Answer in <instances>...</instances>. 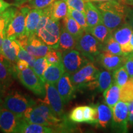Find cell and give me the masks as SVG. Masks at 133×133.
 I'll use <instances>...</instances> for the list:
<instances>
[{"label": "cell", "instance_id": "cell-3", "mask_svg": "<svg viewBox=\"0 0 133 133\" xmlns=\"http://www.w3.org/2000/svg\"><path fill=\"white\" fill-rule=\"evenodd\" d=\"M75 49L93 62L102 52V44L90 33L84 31L76 39Z\"/></svg>", "mask_w": 133, "mask_h": 133}, {"label": "cell", "instance_id": "cell-23", "mask_svg": "<svg viewBox=\"0 0 133 133\" xmlns=\"http://www.w3.org/2000/svg\"><path fill=\"white\" fill-rule=\"evenodd\" d=\"M96 107L98 115L97 126L102 128H106L112 120V109L107 104H99L96 105Z\"/></svg>", "mask_w": 133, "mask_h": 133}, {"label": "cell", "instance_id": "cell-7", "mask_svg": "<svg viewBox=\"0 0 133 133\" xmlns=\"http://www.w3.org/2000/svg\"><path fill=\"white\" fill-rule=\"evenodd\" d=\"M99 70L92 62H89L74 74L70 75V78L76 89H83L88 83L97 79Z\"/></svg>", "mask_w": 133, "mask_h": 133}, {"label": "cell", "instance_id": "cell-45", "mask_svg": "<svg viewBox=\"0 0 133 133\" xmlns=\"http://www.w3.org/2000/svg\"><path fill=\"white\" fill-rule=\"evenodd\" d=\"M5 86L2 83L0 82V104L3 103V97L5 92Z\"/></svg>", "mask_w": 133, "mask_h": 133}, {"label": "cell", "instance_id": "cell-5", "mask_svg": "<svg viewBox=\"0 0 133 133\" xmlns=\"http://www.w3.org/2000/svg\"><path fill=\"white\" fill-rule=\"evenodd\" d=\"M35 33L50 48L58 49L61 34V25L59 21H56L51 16L46 25Z\"/></svg>", "mask_w": 133, "mask_h": 133}, {"label": "cell", "instance_id": "cell-8", "mask_svg": "<svg viewBox=\"0 0 133 133\" xmlns=\"http://www.w3.org/2000/svg\"><path fill=\"white\" fill-rule=\"evenodd\" d=\"M30 11L28 6H23L17 11L10 22L6 31L5 37L15 39L25 33V19L26 15Z\"/></svg>", "mask_w": 133, "mask_h": 133}, {"label": "cell", "instance_id": "cell-30", "mask_svg": "<svg viewBox=\"0 0 133 133\" xmlns=\"http://www.w3.org/2000/svg\"><path fill=\"white\" fill-rule=\"evenodd\" d=\"M102 51H105V52H110L115 55H118V56L124 55L120 45L115 39L113 35L111 36L104 44H102Z\"/></svg>", "mask_w": 133, "mask_h": 133}, {"label": "cell", "instance_id": "cell-52", "mask_svg": "<svg viewBox=\"0 0 133 133\" xmlns=\"http://www.w3.org/2000/svg\"><path fill=\"white\" fill-rule=\"evenodd\" d=\"M130 43H131V48H132V52H133V33H132V35H131V37Z\"/></svg>", "mask_w": 133, "mask_h": 133}, {"label": "cell", "instance_id": "cell-51", "mask_svg": "<svg viewBox=\"0 0 133 133\" xmlns=\"http://www.w3.org/2000/svg\"><path fill=\"white\" fill-rule=\"evenodd\" d=\"M110 1V0H88L87 1H94V2H105V1Z\"/></svg>", "mask_w": 133, "mask_h": 133}, {"label": "cell", "instance_id": "cell-36", "mask_svg": "<svg viewBox=\"0 0 133 133\" xmlns=\"http://www.w3.org/2000/svg\"><path fill=\"white\" fill-rule=\"evenodd\" d=\"M49 64H56L62 61V52L57 49L51 48L45 56Z\"/></svg>", "mask_w": 133, "mask_h": 133}, {"label": "cell", "instance_id": "cell-10", "mask_svg": "<svg viewBox=\"0 0 133 133\" xmlns=\"http://www.w3.org/2000/svg\"><path fill=\"white\" fill-rule=\"evenodd\" d=\"M46 95L42 102L51 108L57 117L64 116V102L55 84L45 83Z\"/></svg>", "mask_w": 133, "mask_h": 133}, {"label": "cell", "instance_id": "cell-55", "mask_svg": "<svg viewBox=\"0 0 133 133\" xmlns=\"http://www.w3.org/2000/svg\"><path fill=\"white\" fill-rule=\"evenodd\" d=\"M132 78H133V76H132Z\"/></svg>", "mask_w": 133, "mask_h": 133}, {"label": "cell", "instance_id": "cell-2", "mask_svg": "<svg viewBox=\"0 0 133 133\" xmlns=\"http://www.w3.org/2000/svg\"><path fill=\"white\" fill-rule=\"evenodd\" d=\"M36 104L30 97L25 96L21 92L16 91L8 94L3 100V107L14 113L20 118H22L23 115L28 108Z\"/></svg>", "mask_w": 133, "mask_h": 133}, {"label": "cell", "instance_id": "cell-12", "mask_svg": "<svg viewBox=\"0 0 133 133\" xmlns=\"http://www.w3.org/2000/svg\"><path fill=\"white\" fill-rule=\"evenodd\" d=\"M56 86L64 104H66L74 99L76 89L71 81L70 74L64 73L56 83Z\"/></svg>", "mask_w": 133, "mask_h": 133}, {"label": "cell", "instance_id": "cell-37", "mask_svg": "<svg viewBox=\"0 0 133 133\" xmlns=\"http://www.w3.org/2000/svg\"><path fill=\"white\" fill-rule=\"evenodd\" d=\"M69 118L73 122H84L83 106H78V107H76L73 109L70 114Z\"/></svg>", "mask_w": 133, "mask_h": 133}, {"label": "cell", "instance_id": "cell-54", "mask_svg": "<svg viewBox=\"0 0 133 133\" xmlns=\"http://www.w3.org/2000/svg\"><path fill=\"white\" fill-rule=\"evenodd\" d=\"M2 109V107H1V104H0V110H1V109Z\"/></svg>", "mask_w": 133, "mask_h": 133}, {"label": "cell", "instance_id": "cell-20", "mask_svg": "<svg viewBox=\"0 0 133 133\" xmlns=\"http://www.w3.org/2000/svg\"><path fill=\"white\" fill-rule=\"evenodd\" d=\"M84 12L88 27V30L97 25L102 23L101 11L97 7L91 3V1H86Z\"/></svg>", "mask_w": 133, "mask_h": 133}, {"label": "cell", "instance_id": "cell-41", "mask_svg": "<svg viewBox=\"0 0 133 133\" xmlns=\"http://www.w3.org/2000/svg\"><path fill=\"white\" fill-rule=\"evenodd\" d=\"M124 66L128 73L129 76L132 78L133 76V53L126 55V60Z\"/></svg>", "mask_w": 133, "mask_h": 133}, {"label": "cell", "instance_id": "cell-27", "mask_svg": "<svg viewBox=\"0 0 133 133\" xmlns=\"http://www.w3.org/2000/svg\"><path fill=\"white\" fill-rule=\"evenodd\" d=\"M69 6L64 0H55L51 4V17L56 21L64 19L68 14Z\"/></svg>", "mask_w": 133, "mask_h": 133}, {"label": "cell", "instance_id": "cell-11", "mask_svg": "<svg viewBox=\"0 0 133 133\" xmlns=\"http://www.w3.org/2000/svg\"><path fill=\"white\" fill-rule=\"evenodd\" d=\"M132 33V28L128 22L116 29L112 33L113 36L120 45L124 55H128L132 52L130 43Z\"/></svg>", "mask_w": 133, "mask_h": 133}, {"label": "cell", "instance_id": "cell-16", "mask_svg": "<svg viewBox=\"0 0 133 133\" xmlns=\"http://www.w3.org/2000/svg\"><path fill=\"white\" fill-rule=\"evenodd\" d=\"M100 11L102 16V23L112 32L127 22V16L109 10H100Z\"/></svg>", "mask_w": 133, "mask_h": 133}, {"label": "cell", "instance_id": "cell-1", "mask_svg": "<svg viewBox=\"0 0 133 133\" xmlns=\"http://www.w3.org/2000/svg\"><path fill=\"white\" fill-rule=\"evenodd\" d=\"M23 118L28 122L46 126H56L62 121L44 103L28 108L23 115Z\"/></svg>", "mask_w": 133, "mask_h": 133}, {"label": "cell", "instance_id": "cell-34", "mask_svg": "<svg viewBox=\"0 0 133 133\" xmlns=\"http://www.w3.org/2000/svg\"><path fill=\"white\" fill-rule=\"evenodd\" d=\"M48 65H49V63H48L47 59H46L45 57L36 58L34 65L33 66V69L34 70L36 74L38 75V76L43 81H44L43 78V74H44V71L48 68Z\"/></svg>", "mask_w": 133, "mask_h": 133}, {"label": "cell", "instance_id": "cell-14", "mask_svg": "<svg viewBox=\"0 0 133 133\" xmlns=\"http://www.w3.org/2000/svg\"><path fill=\"white\" fill-rule=\"evenodd\" d=\"M96 59L104 69L109 71H114L124 64L126 55L118 56L102 51Z\"/></svg>", "mask_w": 133, "mask_h": 133}, {"label": "cell", "instance_id": "cell-4", "mask_svg": "<svg viewBox=\"0 0 133 133\" xmlns=\"http://www.w3.org/2000/svg\"><path fill=\"white\" fill-rule=\"evenodd\" d=\"M17 76L26 88L35 95L44 97L46 95L45 83L38 76L32 68L29 67L24 70L18 71Z\"/></svg>", "mask_w": 133, "mask_h": 133}, {"label": "cell", "instance_id": "cell-6", "mask_svg": "<svg viewBox=\"0 0 133 133\" xmlns=\"http://www.w3.org/2000/svg\"><path fill=\"white\" fill-rule=\"evenodd\" d=\"M91 61L77 49L66 50L62 52V62L65 70L70 75L79 70Z\"/></svg>", "mask_w": 133, "mask_h": 133}, {"label": "cell", "instance_id": "cell-26", "mask_svg": "<svg viewBox=\"0 0 133 133\" xmlns=\"http://www.w3.org/2000/svg\"><path fill=\"white\" fill-rule=\"evenodd\" d=\"M64 26L76 39H77L85 31L80 25L71 16L69 11L64 19Z\"/></svg>", "mask_w": 133, "mask_h": 133}, {"label": "cell", "instance_id": "cell-22", "mask_svg": "<svg viewBox=\"0 0 133 133\" xmlns=\"http://www.w3.org/2000/svg\"><path fill=\"white\" fill-rule=\"evenodd\" d=\"M43 14V9H30L26 15L25 19V33L29 36L35 33L38 24Z\"/></svg>", "mask_w": 133, "mask_h": 133}, {"label": "cell", "instance_id": "cell-50", "mask_svg": "<svg viewBox=\"0 0 133 133\" xmlns=\"http://www.w3.org/2000/svg\"><path fill=\"white\" fill-rule=\"evenodd\" d=\"M4 38H5L4 36L0 35V49H1V46H2L3 42V39H4Z\"/></svg>", "mask_w": 133, "mask_h": 133}, {"label": "cell", "instance_id": "cell-43", "mask_svg": "<svg viewBox=\"0 0 133 133\" xmlns=\"http://www.w3.org/2000/svg\"><path fill=\"white\" fill-rule=\"evenodd\" d=\"M14 4H10V3L6 2L4 0H0V12H3L5 10L7 9L8 8L11 7Z\"/></svg>", "mask_w": 133, "mask_h": 133}, {"label": "cell", "instance_id": "cell-24", "mask_svg": "<svg viewBox=\"0 0 133 133\" xmlns=\"http://www.w3.org/2000/svg\"><path fill=\"white\" fill-rule=\"evenodd\" d=\"M76 39L66 30L65 26H61V34L59 38V46L58 49L60 51L74 49L75 48Z\"/></svg>", "mask_w": 133, "mask_h": 133}, {"label": "cell", "instance_id": "cell-47", "mask_svg": "<svg viewBox=\"0 0 133 133\" xmlns=\"http://www.w3.org/2000/svg\"><path fill=\"white\" fill-rule=\"evenodd\" d=\"M30 1H31V0H16V4L14 5H16V6H18L19 4H22L23 3L27 2V1H29V2Z\"/></svg>", "mask_w": 133, "mask_h": 133}, {"label": "cell", "instance_id": "cell-53", "mask_svg": "<svg viewBox=\"0 0 133 133\" xmlns=\"http://www.w3.org/2000/svg\"><path fill=\"white\" fill-rule=\"evenodd\" d=\"M3 17V12H0V21H1V19Z\"/></svg>", "mask_w": 133, "mask_h": 133}, {"label": "cell", "instance_id": "cell-38", "mask_svg": "<svg viewBox=\"0 0 133 133\" xmlns=\"http://www.w3.org/2000/svg\"><path fill=\"white\" fill-rule=\"evenodd\" d=\"M17 57L18 59L24 60V61H26V62H29L30 66L33 68V65H34V63L35 62L36 57L31 55L29 52H28L27 51H26L24 48H22L21 46Z\"/></svg>", "mask_w": 133, "mask_h": 133}, {"label": "cell", "instance_id": "cell-9", "mask_svg": "<svg viewBox=\"0 0 133 133\" xmlns=\"http://www.w3.org/2000/svg\"><path fill=\"white\" fill-rule=\"evenodd\" d=\"M112 127L114 131L125 133L128 131V103L119 101L112 109Z\"/></svg>", "mask_w": 133, "mask_h": 133}, {"label": "cell", "instance_id": "cell-49", "mask_svg": "<svg viewBox=\"0 0 133 133\" xmlns=\"http://www.w3.org/2000/svg\"><path fill=\"white\" fill-rule=\"evenodd\" d=\"M127 5L133 6V0H123Z\"/></svg>", "mask_w": 133, "mask_h": 133}, {"label": "cell", "instance_id": "cell-19", "mask_svg": "<svg viewBox=\"0 0 133 133\" xmlns=\"http://www.w3.org/2000/svg\"><path fill=\"white\" fill-rule=\"evenodd\" d=\"M65 69L62 61L56 64H49L43 74V78L44 83L56 84L60 78L64 74Z\"/></svg>", "mask_w": 133, "mask_h": 133}, {"label": "cell", "instance_id": "cell-39", "mask_svg": "<svg viewBox=\"0 0 133 133\" xmlns=\"http://www.w3.org/2000/svg\"><path fill=\"white\" fill-rule=\"evenodd\" d=\"M69 8L78 10L81 12H85V0H64ZM85 13V12H84Z\"/></svg>", "mask_w": 133, "mask_h": 133}, {"label": "cell", "instance_id": "cell-25", "mask_svg": "<svg viewBox=\"0 0 133 133\" xmlns=\"http://www.w3.org/2000/svg\"><path fill=\"white\" fill-rule=\"evenodd\" d=\"M104 97L105 104L113 109L120 99V88L113 83L104 92Z\"/></svg>", "mask_w": 133, "mask_h": 133}, {"label": "cell", "instance_id": "cell-29", "mask_svg": "<svg viewBox=\"0 0 133 133\" xmlns=\"http://www.w3.org/2000/svg\"><path fill=\"white\" fill-rule=\"evenodd\" d=\"M87 31L92 34L102 44H104L112 35L113 33L103 23L97 25L92 29L88 30Z\"/></svg>", "mask_w": 133, "mask_h": 133}, {"label": "cell", "instance_id": "cell-44", "mask_svg": "<svg viewBox=\"0 0 133 133\" xmlns=\"http://www.w3.org/2000/svg\"><path fill=\"white\" fill-rule=\"evenodd\" d=\"M127 22L133 30V9H130L127 16Z\"/></svg>", "mask_w": 133, "mask_h": 133}, {"label": "cell", "instance_id": "cell-17", "mask_svg": "<svg viewBox=\"0 0 133 133\" xmlns=\"http://www.w3.org/2000/svg\"><path fill=\"white\" fill-rule=\"evenodd\" d=\"M20 49L21 46L16 39H11L5 37L0 49V54L8 61L14 64L19 60L17 56Z\"/></svg>", "mask_w": 133, "mask_h": 133}, {"label": "cell", "instance_id": "cell-18", "mask_svg": "<svg viewBox=\"0 0 133 133\" xmlns=\"http://www.w3.org/2000/svg\"><path fill=\"white\" fill-rule=\"evenodd\" d=\"M17 74L16 66L0 54V82L7 87L12 82V76Z\"/></svg>", "mask_w": 133, "mask_h": 133}, {"label": "cell", "instance_id": "cell-42", "mask_svg": "<svg viewBox=\"0 0 133 133\" xmlns=\"http://www.w3.org/2000/svg\"><path fill=\"white\" fill-rule=\"evenodd\" d=\"M16 69L17 71H22L24 70L27 69L30 66V65L29 62H26V61L22 59H19L17 61V62L16 64Z\"/></svg>", "mask_w": 133, "mask_h": 133}, {"label": "cell", "instance_id": "cell-15", "mask_svg": "<svg viewBox=\"0 0 133 133\" xmlns=\"http://www.w3.org/2000/svg\"><path fill=\"white\" fill-rule=\"evenodd\" d=\"M24 49L28 51L32 56L38 57H45L47 52L51 48L44 43L36 33L29 36L27 43L24 47Z\"/></svg>", "mask_w": 133, "mask_h": 133}, {"label": "cell", "instance_id": "cell-13", "mask_svg": "<svg viewBox=\"0 0 133 133\" xmlns=\"http://www.w3.org/2000/svg\"><path fill=\"white\" fill-rule=\"evenodd\" d=\"M21 119L11 111L3 107L0 110V130L5 133L17 132Z\"/></svg>", "mask_w": 133, "mask_h": 133}, {"label": "cell", "instance_id": "cell-32", "mask_svg": "<svg viewBox=\"0 0 133 133\" xmlns=\"http://www.w3.org/2000/svg\"><path fill=\"white\" fill-rule=\"evenodd\" d=\"M119 101L130 103L133 101V78H131L123 86L120 88Z\"/></svg>", "mask_w": 133, "mask_h": 133}, {"label": "cell", "instance_id": "cell-48", "mask_svg": "<svg viewBox=\"0 0 133 133\" xmlns=\"http://www.w3.org/2000/svg\"><path fill=\"white\" fill-rule=\"evenodd\" d=\"M128 112L129 114L133 112V101L128 104Z\"/></svg>", "mask_w": 133, "mask_h": 133}, {"label": "cell", "instance_id": "cell-46", "mask_svg": "<svg viewBox=\"0 0 133 133\" xmlns=\"http://www.w3.org/2000/svg\"><path fill=\"white\" fill-rule=\"evenodd\" d=\"M128 123L133 126V112L129 114L128 116Z\"/></svg>", "mask_w": 133, "mask_h": 133}, {"label": "cell", "instance_id": "cell-28", "mask_svg": "<svg viewBox=\"0 0 133 133\" xmlns=\"http://www.w3.org/2000/svg\"><path fill=\"white\" fill-rule=\"evenodd\" d=\"M97 91L99 92H104L114 83V76L110 71L102 70L99 72L96 79Z\"/></svg>", "mask_w": 133, "mask_h": 133}, {"label": "cell", "instance_id": "cell-33", "mask_svg": "<svg viewBox=\"0 0 133 133\" xmlns=\"http://www.w3.org/2000/svg\"><path fill=\"white\" fill-rule=\"evenodd\" d=\"M83 115L84 122L97 125L98 122V115L96 106H83Z\"/></svg>", "mask_w": 133, "mask_h": 133}, {"label": "cell", "instance_id": "cell-35", "mask_svg": "<svg viewBox=\"0 0 133 133\" xmlns=\"http://www.w3.org/2000/svg\"><path fill=\"white\" fill-rule=\"evenodd\" d=\"M69 12L75 21L81 26V27L86 31L88 30V25L86 22L85 13L81 12L78 10L69 7Z\"/></svg>", "mask_w": 133, "mask_h": 133}, {"label": "cell", "instance_id": "cell-31", "mask_svg": "<svg viewBox=\"0 0 133 133\" xmlns=\"http://www.w3.org/2000/svg\"><path fill=\"white\" fill-rule=\"evenodd\" d=\"M113 76L114 83L117 84L120 88L123 86L129 79V75L124 65L115 70Z\"/></svg>", "mask_w": 133, "mask_h": 133}, {"label": "cell", "instance_id": "cell-21", "mask_svg": "<svg viewBox=\"0 0 133 133\" xmlns=\"http://www.w3.org/2000/svg\"><path fill=\"white\" fill-rule=\"evenodd\" d=\"M56 132L57 131L55 129L49 126L28 122L23 118L21 119L17 129V132L19 133H52Z\"/></svg>", "mask_w": 133, "mask_h": 133}, {"label": "cell", "instance_id": "cell-40", "mask_svg": "<svg viewBox=\"0 0 133 133\" xmlns=\"http://www.w3.org/2000/svg\"><path fill=\"white\" fill-rule=\"evenodd\" d=\"M55 0H31L29 1V4L32 8L35 9H44L47 8Z\"/></svg>", "mask_w": 133, "mask_h": 133}]
</instances>
